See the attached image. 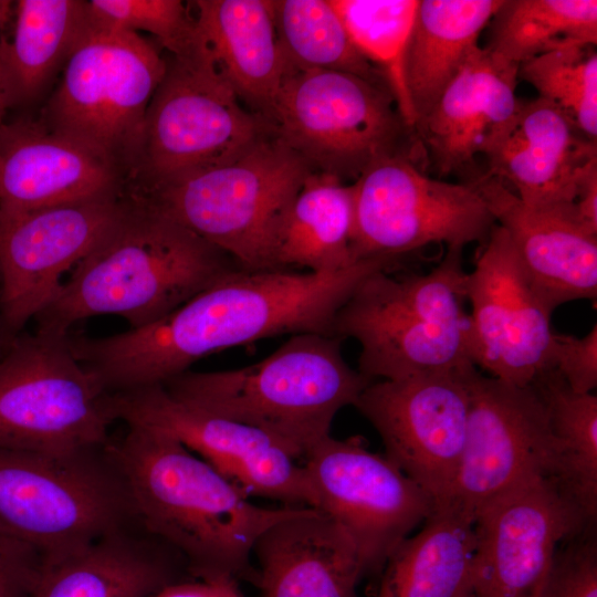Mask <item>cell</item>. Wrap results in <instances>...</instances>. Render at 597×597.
<instances>
[{
	"label": "cell",
	"mask_w": 597,
	"mask_h": 597,
	"mask_svg": "<svg viewBox=\"0 0 597 597\" xmlns=\"http://www.w3.org/2000/svg\"><path fill=\"white\" fill-rule=\"evenodd\" d=\"M311 167L273 133L234 159L129 193L231 256L275 270L284 216Z\"/></svg>",
	"instance_id": "obj_6"
},
{
	"label": "cell",
	"mask_w": 597,
	"mask_h": 597,
	"mask_svg": "<svg viewBox=\"0 0 597 597\" xmlns=\"http://www.w3.org/2000/svg\"><path fill=\"white\" fill-rule=\"evenodd\" d=\"M357 50L383 74L410 130L416 117L404 60L419 0H331Z\"/></svg>",
	"instance_id": "obj_34"
},
{
	"label": "cell",
	"mask_w": 597,
	"mask_h": 597,
	"mask_svg": "<svg viewBox=\"0 0 597 597\" xmlns=\"http://www.w3.org/2000/svg\"><path fill=\"white\" fill-rule=\"evenodd\" d=\"M485 48L520 65L547 52L597 43L596 0H504Z\"/></svg>",
	"instance_id": "obj_32"
},
{
	"label": "cell",
	"mask_w": 597,
	"mask_h": 597,
	"mask_svg": "<svg viewBox=\"0 0 597 597\" xmlns=\"http://www.w3.org/2000/svg\"><path fill=\"white\" fill-rule=\"evenodd\" d=\"M392 258L360 260L335 272L237 269L160 320L104 336L69 335L80 363L108 394L163 385L201 358L279 335H334L341 307Z\"/></svg>",
	"instance_id": "obj_1"
},
{
	"label": "cell",
	"mask_w": 597,
	"mask_h": 597,
	"mask_svg": "<svg viewBox=\"0 0 597 597\" xmlns=\"http://www.w3.org/2000/svg\"><path fill=\"white\" fill-rule=\"evenodd\" d=\"M472 306L468 343L473 365L502 381L532 385L553 368V308L526 272L511 239L495 224L465 274Z\"/></svg>",
	"instance_id": "obj_17"
},
{
	"label": "cell",
	"mask_w": 597,
	"mask_h": 597,
	"mask_svg": "<svg viewBox=\"0 0 597 597\" xmlns=\"http://www.w3.org/2000/svg\"><path fill=\"white\" fill-rule=\"evenodd\" d=\"M150 597H242V593L234 578H188L170 584Z\"/></svg>",
	"instance_id": "obj_40"
},
{
	"label": "cell",
	"mask_w": 597,
	"mask_h": 597,
	"mask_svg": "<svg viewBox=\"0 0 597 597\" xmlns=\"http://www.w3.org/2000/svg\"><path fill=\"white\" fill-rule=\"evenodd\" d=\"M42 563L34 546L0 524V597H28Z\"/></svg>",
	"instance_id": "obj_39"
},
{
	"label": "cell",
	"mask_w": 597,
	"mask_h": 597,
	"mask_svg": "<svg viewBox=\"0 0 597 597\" xmlns=\"http://www.w3.org/2000/svg\"><path fill=\"white\" fill-rule=\"evenodd\" d=\"M564 112L588 138L597 137V54L594 45L563 48L519 65L517 78Z\"/></svg>",
	"instance_id": "obj_35"
},
{
	"label": "cell",
	"mask_w": 597,
	"mask_h": 597,
	"mask_svg": "<svg viewBox=\"0 0 597 597\" xmlns=\"http://www.w3.org/2000/svg\"><path fill=\"white\" fill-rule=\"evenodd\" d=\"M470 184L553 310L569 301L596 298L597 234L587 231L569 209L530 206L488 174Z\"/></svg>",
	"instance_id": "obj_23"
},
{
	"label": "cell",
	"mask_w": 597,
	"mask_h": 597,
	"mask_svg": "<svg viewBox=\"0 0 597 597\" xmlns=\"http://www.w3.org/2000/svg\"><path fill=\"white\" fill-rule=\"evenodd\" d=\"M271 134L270 124L247 109L218 72L201 41L188 55L166 57L127 193L228 163Z\"/></svg>",
	"instance_id": "obj_9"
},
{
	"label": "cell",
	"mask_w": 597,
	"mask_h": 597,
	"mask_svg": "<svg viewBox=\"0 0 597 597\" xmlns=\"http://www.w3.org/2000/svg\"><path fill=\"white\" fill-rule=\"evenodd\" d=\"M489 172L523 202L572 210L585 181L597 172L596 140L554 104L520 101L513 124L488 158Z\"/></svg>",
	"instance_id": "obj_22"
},
{
	"label": "cell",
	"mask_w": 597,
	"mask_h": 597,
	"mask_svg": "<svg viewBox=\"0 0 597 597\" xmlns=\"http://www.w3.org/2000/svg\"><path fill=\"white\" fill-rule=\"evenodd\" d=\"M126 190L127 180L115 166L40 119L0 126V212H25Z\"/></svg>",
	"instance_id": "obj_20"
},
{
	"label": "cell",
	"mask_w": 597,
	"mask_h": 597,
	"mask_svg": "<svg viewBox=\"0 0 597 597\" xmlns=\"http://www.w3.org/2000/svg\"><path fill=\"white\" fill-rule=\"evenodd\" d=\"M272 11L286 70L345 72L387 86L352 42L331 0H272Z\"/></svg>",
	"instance_id": "obj_33"
},
{
	"label": "cell",
	"mask_w": 597,
	"mask_h": 597,
	"mask_svg": "<svg viewBox=\"0 0 597 597\" xmlns=\"http://www.w3.org/2000/svg\"><path fill=\"white\" fill-rule=\"evenodd\" d=\"M474 597H535L558 547L594 526L552 480L538 479L474 515Z\"/></svg>",
	"instance_id": "obj_19"
},
{
	"label": "cell",
	"mask_w": 597,
	"mask_h": 597,
	"mask_svg": "<svg viewBox=\"0 0 597 597\" xmlns=\"http://www.w3.org/2000/svg\"><path fill=\"white\" fill-rule=\"evenodd\" d=\"M0 524L44 559L142 525L111 440L66 453L0 448Z\"/></svg>",
	"instance_id": "obj_7"
},
{
	"label": "cell",
	"mask_w": 597,
	"mask_h": 597,
	"mask_svg": "<svg viewBox=\"0 0 597 597\" xmlns=\"http://www.w3.org/2000/svg\"><path fill=\"white\" fill-rule=\"evenodd\" d=\"M260 597H358L364 576L356 548L342 527L307 507L266 528L255 541Z\"/></svg>",
	"instance_id": "obj_25"
},
{
	"label": "cell",
	"mask_w": 597,
	"mask_h": 597,
	"mask_svg": "<svg viewBox=\"0 0 597 597\" xmlns=\"http://www.w3.org/2000/svg\"><path fill=\"white\" fill-rule=\"evenodd\" d=\"M129 203L125 193L0 212V307L11 335L52 303L66 272L115 228Z\"/></svg>",
	"instance_id": "obj_16"
},
{
	"label": "cell",
	"mask_w": 597,
	"mask_h": 597,
	"mask_svg": "<svg viewBox=\"0 0 597 597\" xmlns=\"http://www.w3.org/2000/svg\"><path fill=\"white\" fill-rule=\"evenodd\" d=\"M13 13V2L10 0H0V40L3 38L2 33L11 20Z\"/></svg>",
	"instance_id": "obj_42"
},
{
	"label": "cell",
	"mask_w": 597,
	"mask_h": 597,
	"mask_svg": "<svg viewBox=\"0 0 597 597\" xmlns=\"http://www.w3.org/2000/svg\"><path fill=\"white\" fill-rule=\"evenodd\" d=\"M551 363L573 391L591 392L597 386V325L582 338L554 333Z\"/></svg>",
	"instance_id": "obj_38"
},
{
	"label": "cell",
	"mask_w": 597,
	"mask_h": 597,
	"mask_svg": "<svg viewBox=\"0 0 597 597\" xmlns=\"http://www.w3.org/2000/svg\"><path fill=\"white\" fill-rule=\"evenodd\" d=\"M343 341L294 334L256 364L189 369L161 386L181 402L266 432L298 460L331 434L337 412L354 406L373 383L346 363Z\"/></svg>",
	"instance_id": "obj_4"
},
{
	"label": "cell",
	"mask_w": 597,
	"mask_h": 597,
	"mask_svg": "<svg viewBox=\"0 0 597 597\" xmlns=\"http://www.w3.org/2000/svg\"><path fill=\"white\" fill-rule=\"evenodd\" d=\"M474 555L473 519L449 501L438 503L388 557L376 597H474Z\"/></svg>",
	"instance_id": "obj_27"
},
{
	"label": "cell",
	"mask_w": 597,
	"mask_h": 597,
	"mask_svg": "<svg viewBox=\"0 0 597 597\" xmlns=\"http://www.w3.org/2000/svg\"><path fill=\"white\" fill-rule=\"evenodd\" d=\"M461 247L427 274L367 276L338 311L334 335L360 345L358 371L396 380L472 366Z\"/></svg>",
	"instance_id": "obj_5"
},
{
	"label": "cell",
	"mask_w": 597,
	"mask_h": 597,
	"mask_svg": "<svg viewBox=\"0 0 597 597\" xmlns=\"http://www.w3.org/2000/svg\"><path fill=\"white\" fill-rule=\"evenodd\" d=\"M269 124L313 171L342 180L401 154L410 130L387 86L323 70L287 69Z\"/></svg>",
	"instance_id": "obj_11"
},
{
	"label": "cell",
	"mask_w": 597,
	"mask_h": 597,
	"mask_svg": "<svg viewBox=\"0 0 597 597\" xmlns=\"http://www.w3.org/2000/svg\"><path fill=\"white\" fill-rule=\"evenodd\" d=\"M111 395L116 420L172 437L245 498L315 509L304 467L266 432L181 402L161 385Z\"/></svg>",
	"instance_id": "obj_15"
},
{
	"label": "cell",
	"mask_w": 597,
	"mask_h": 597,
	"mask_svg": "<svg viewBox=\"0 0 597 597\" xmlns=\"http://www.w3.org/2000/svg\"><path fill=\"white\" fill-rule=\"evenodd\" d=\"M128 197L122 220L34 318L38 331L67 334L75 323L97 315L119 316L139 328L242 269L220 249Z\"/></svg>",
	"instance_id": "obj_3"
},
{
	"label": "cell",
	"mask_w": 597,
	"mask_h": 597,
	"mask_svg": "<svg viewBox=\"0 0 597 597\" xmlns=\"http://www.w3.org/2000/svg\"><path fill=\"white\" fill-rule=\"evenodd\" d=\"M111 446L142 526L175 548L193 578L254 583L252 548L271 525L307 507L249 501L172 437L139 425Z\"/></svg>",
	"instance_id": "obj_2"
},
{
	"label": "cell",
	"mask_w": 597,
	"mask_h": 597,
	"mask_svg": "<svg viewBox=\"0 0 597 597\" xmlns=\"http://www.w3.org/2000/svg\"><path fill=\"white\" fill-rule=\"evenodd\" d=\"M14 337L15 336L11 335L6 327L0 307V354L6 349V347L11 343Z\"/></svg>",
	"instance_id": "obj_43"
},
{
	"label": "cell",
	"mask_w": 597,
	"mask_h": 597,
	"mask_svg": "<svg viewBox=\"0 0 597 597\" xmlns=\"http://www.w3.org/2000/svg\"><path fill=\"white\" fill-rule=\"evenodd\" d=\"M315 509L348 535L363 575L381 572L394 549L434 510L436 501L359 436L331 434L304 455Z\"/></svg>",
	"instance_id": "obj_13"
},
{
	"label": "cell",
	"mask_w": 597,
	"mask_h": 597,
	"mask_svg": "<svg viewBox=\"0 0 597 597\" xmlns=\"http://www.w3.org/2000/svg\"><path fill=\"white\" fill-rule=\"evenodd\" d=\"M504 0H419L404 73L416 123L434 105ZM415 123V125H416Z\"/></svg>",
	"instance_id": "obj_28"
},
{
	"label": "cell",
	"mask_w": 597,
	"mask_h": 597,
	"mask_svg": "<svg viewBox=\"0 0 597 597\" xmlns=\"http://www.w3.org/2000/svg\"><path fill=\"white\" fill-rule=\"evenodd\" d=\"M354 200L352 185L312 171L281 223L274 251L275 270L335 272L352 266Z\"/></svg>",
	"instance_id": "obj_29"
},
{
	"label": "cell",
	"mask_w": 597,
	"mask_h": 597,
	"mask_svg": "<svg viewBox=\"0 0 597 597\" xmlns=\"http://www.w3.org/2000/svg\"><path fill=\"white\" fill-rule=\"evenodd\" d=\"M535 597H597L595 525L566 540Z\"/></svg>",
	"instance_id": "obj_37"
},
{
	"label": "cell",
	"mask_w": 597,
	"mask_h": 597,
	"mask_svg": "<svg viewBox=\"0 0 597 597\" xmlns=\"http://www.w3.org/2000/svg\"><path fill=\"white\" fill-rule=\"evenodd\" d=\"M11 41L1 50L10 108L33 104L88 28L84 0H19Z\"/></svg>",
	"instance_id": "obj_30"
},
{
	"label": "cell",
	"mask_w": 597,
	"mask_h": 597,
	"mask_svg": "<svg viewBox=\"0 0 597 597\" xmlns=\"http://www.w3.org/2000/svg\"><path fill=\"white\" fill-rule=\"evenodd\" d=\"M472 366L373 381L354 405L380 436L385 455L437 504L449 498L461 462Z\"/></svg>",
	"instance_id": "obj_18"
},
{
	"label": "cell",
	"mask_w": 597,
	"mask_h": 597,
	"mask_svg": "<svg viewBox=\"0 0 597 597\" xmlns=\"http://www.w3.org/2000/svg\"><path fill=\"white\" fill-rule=\"evenodd\" d=\"M352 187L355 261L400 259L431 243L464 248L495 227L472 184L430 178L402 153L376 160Z\"/></svg>",
	"instance_id": "obj_12"
},
{
	"label": "cell",
	"mask_w": 597,
	"mask_h": 597,
	"mask_svg": "<svg viewBox=\"0 0 597 597\" xmlns=\"http://www.w3.org/2000/svg\"><path fill=\"white\" fill-rule=\"evenodd\" d=\"M193 578L184 557L142 525L44 559L28 597H150Z\"/></svg>",
	"instance_id": "obj_24"
},
{
	"label": "cell",
	"mask_w": 597,
	"mask_h": 597,
	"mask_svg": "<svg viewBox=\"0 0 597 597\" xmlns=\"http://www.w3.org/2000/svg\"><path fill=\"white\" fill-rule=\"evenodd\" d=\"M469 415L461 462L447 501L473 521L496 498L556 472L557 447L537 388L467 371Z\"/></svg>",
	"instance_id": "obj_14"
},
{
	"label": "cell",
	"mask_w": 597,
	"mask_h": 597,
	"mask_svg": "<svg viewBox=\"0 0 597 597\" xmlns=\"http://www.w3.org/2000/svg\"><path fill=\"white\" fill-rule=\"evenodd\" d=\"M517 65L478 46L431 109L415 125L440 175L489 158L509 133L520 100Z\"/></svg>",
	"instance_id": "obj_21"
},
{
	"label": "cell",
	"mask_w": 597,
	"mask_h": 597,
	"mask_svg": "<svg viewBox=\"0 0 597 597\" xmlns=\"http://www.w3.org/2000/svg\"><path fill=\"white\" fill-rule=\"evenodd\" d=\"M201 41L239 100L268 123L286 63L271 0L188 2Z\"/></svg>",
	"instance_id": "obj_26"
},
{
	"label": "cell",
	"mask_w": 597,
	"mask_h": 597,
	"mask_svg": "<svg viewBox=\"0 0 597 597\" xmlns=\"http://www.w3.org/2000/svg\"><path fill=\"white\" fill-rule=\"evenodd\" d=\"M546 407L556 441L554 482L588 521L597 515V397L573 391L555 368L533 383Z\"/></svg>",
	"instance_id": "obj_31"
},
{
	"label": "cell",
	"mask_w": 597,
	"mask_h": 597,
	"mask_svg": "<svg viewBox=\"0 0 597 597\" xmlns=\"http://www.w3.org/2000/svg\"><path fill=\"white\" fill-rule=\"evenodd\" d=\"M91 24L153 34L170 55L195 52L201 39L189 3L180 0H88Z\"/></svg>",
	"instance_id": "obj_36"
},
{
	"label": "cell",
	"mask_w": 597,
	"mask_h": 597,
	"mask_svg": "<svg viewBox=\"0 0 597 597\" xmlns=\"http://www.w3.org/2000/svg\"><path fill=\"white\" fill-rule=\"evenodd\" d=\"M2 39L0 40V126L4 123V115L10 108L8 85L1 50Z\"/></svg>",
	"instance_id": "obj_41"
},
{
	"label": "cell",
	"mask_w": 597,
	"mask_h": 597,
	"mask_svg": "<svg viewBox=\"0 0 597 597\" xmlns=\"http://www.w3.org/2000/svg\"><path fill=\"white\" fill-rule=\"evenodd\" d=\"M112 395L74 355L69 333L21 332L0 354V448L66 453L107 443Z\"/></svg>",
	"instance_id": "obj_10"
},
{
	"label": "cell",
	"mask_w": 597,
	"mask_h": 597,
	"mask_svg": "<svg viewBox=\"0 0 597 597\" xmlns=\"http://www.w3.org/2000/svg\"><path fill=\"white\" fill-rule=\"evenodd\" d=\"M166 57L139 33L88 24L39 118L115 166L127 185Z\"/></svg>",
	"instance_id": "obj_8"
}]
</instances>
